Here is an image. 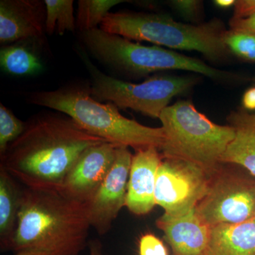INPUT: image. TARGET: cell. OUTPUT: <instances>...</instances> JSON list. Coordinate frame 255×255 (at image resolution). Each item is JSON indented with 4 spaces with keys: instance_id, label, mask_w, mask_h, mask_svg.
Segmentation results:
<instances>
[{
    "instance_id": "8fae6325",
    "label": "cell",
    "mask_w": 255,
    "mask_h": 255,
    "mask_svg": "<svg viewBox=\"0 0 255 255\" xmlns=\"http://www.w3.org/2000/svg\"><path fill=\"white\" fill-rule=\"evenodd\" d=\"M118 147L105 142L87 149L65 178L61 191L68 197L87 204L108 175Z\"/></svg>"
},
{
    "instance_id": "83f0119b",
    "label": "cell",
    "mask_w": 255,
    "mask_h": 255,
    "mask_svg": "<svg viewBox=\"0 0 255 255\" xmlns=\"http://www.w3.org/2000/svg\"><path fill=\"white\" fill-rule=\"evenodd\" d=\"M89 247H90V255H104L102 245L100 242L97 241L90 242Z\"/></svg>"
},
{
    "instance_id": "8992f818",
    "label": "cell",
    "mask_w": 255,
    "mask_h": 255,
    "mask_svg": "<svg viewBox=\"0 0 255 255\" xmlns=\"http://www.w3.org/2000/svg\"><path fill=\"white\" fill-rule=\"evenodd\" d=\"M82 43L96 59L118 73L147 76L165 70H186L212 79L226 78V73L207 64L157 46H146L100 28L81 33Z\"/></svg>"
},
{
    "instance_id": "d4e9b609",
    "label": "cell",
    "mask_w": 255,
    "mask_h": 255,
    "mask_svg": "<svg viewBox=\"0 0 255 255\" xmlns=\"http://www.w3.org/2000/svg\"><path fill=\"white\" fill-rule=\"evenodd\" d=\"M234 6L232 19L249 17L255 13V0H238Z\"/></svg>"
},
{
    "instance_id": "7c38bea8",
    "label": "cell",
    "mask_w": 255,
    "mask_h": 255,
    "mask_svg": "<svg viewBox=\"0 0 255 255\" xmlns=\"http://www.w3.org/2000/svg\"><path fill=\"white\" fill-rule=\"evenodd\" d=\"M46 18L44 1L1 0L0 42L42 41L46 33Z\"/></svg>"
},
{
    "instance_id": "5b68a950",
    "label": "cell",
    "mask_w": 255,
    "mask_h": 255,
    "mask_svg": "<svg viewBox=\"0 0 255 255\" xmlns=\"http://www.w3.org/2000/svg\"><path fill=\"white\" fill-rule=\"evenodd\" d=\"M164 158L182 159L200 166L209 173L218 164L236 135L232 126L214 123L200 113L190 101H179L161 114Z\"/></svg>"
},
{
    "instance_id": "52a82bcc",
    "label": "cell",
    "mask_w": 255,
    "mask_h": 255,
    "mask_svg": "<svg viewBox=\"0 0 255 255\" xmlns=\"http://www.w3.org/2000/svg\"><path fill=\"white\" fill-rule=\"evenodd\" d=\"M83 59L91 76L90 90L95 100L151 118L159 119L172 99L188 91L195 82L189 78L155 75L141 83H130L102 73L90 60Z\"/></svg>"
},
{
    "instance_id": "3957f363",
    "label": "cell",
    "mask_w": 255,
    "mask_h": 255,
    "mask_svg": "<svg viewBox=\"0 0 255 255\" xmlns=\"http://www.w3.org/2000/svg\"><path fill=\"white\" fill-rule=\"evenodd\" d=\"M28 100L68 116L89 133L114 145L130 147L137 152L150 147L161 150L164 144L162 127H145L126 118L113 104L95 100L90 85L72 84L53 91L33 92Z\"/></svg>"
},
{
    "instance_id": "9a60e30c",
    "label": "cell",
    "mask_w": 255,
    "mask_h": 255,
    "mask_svg": "<svg viewBox=\"0 0 255 255\" xmlns=\"http://www.w3.org/2000/svg\"><path fill=\"white\" fill-rule=\"evenodd\" d=\"M205 255H255V220L211 227Z\"/></svg>"
},
{
    "instance_id": "d6986e66",
    "label": "cell",
    "mask_w": 255,
    "mask_h": 255,
    "mask_svg": "<svg viewBox=\"0 0 255 255\" xmlns=\"http://www.w3.org/2000/svg\"><path fill=\"white\" fill-rule=\"evenodd\" d=\"M46 9V31L48 34L57 32L63 35L75 32L76 19L74 16L73 0H45Z\"/></svg>"
},
{
    "instance_id": "7402d4cb",
    "label": "cell",
    "mask_w": 255,
    "mask_h": 255,
    "mask_svg": "<svg viewBox=\"0 0 255 255\" xmlns=\"http://www.w3.org/2000/svg\"><path fill=\"white\" fill-rule=\"evenodd\" d=\"M224 41L228 50L240 58L255 61V34L230 30L225 33Z\"/></svg>"
},
{
    "instance_id": "6da1fadb",
    "label": "cell",
    "mask_w": 255,
    "mask_h": 255,
    "mask_svg": "<svg viewBox=\"0 0 255 255\" xmlns=\"http://www.w3.org/2000/svg\"><path fill=\"white\" fill-rule=\"evenodd\" d=\"M105 142L65 114H42L26 123L22 134L10 144L1 156V167L26 188L61 190L82 154Z\"/></svg>"
},
{
    "instance_id": "7a4b0ae2",
    "label": "cell",
    "mask_w": 255,
    "mask_h": 255,
    "mask_svg": "<svg viewBox=\"0 0 255 255\" xmlns=\"http://www.w3.org/2000/svg\"><path fill=\"white\" fill-rule=\"evenodd\" d=\"M91 228L87 204L61 190L23 189L16 231L6 251L79 255Z\"/></svg>"
},
{
    "instance_id": "f546056e",
    "label": "cell",
    "mask_w": 255,
    "mask_h": 255,
    "mask_svg": "<svg viewBox=\"0 0 255 255\" xmlns=\"http://www.w3.org/2000/svg\"><path fill=\"white\" fill-rule=\"evenodd\" d=\"M14 255H45L42 253H38V252L30 251H19L16 253Z\"/></svg>"
},
{
    "instance_id": "cb8c5ba5",
    "label": "cell",
    "mask_w": 255,
    "mask_h": 255,
    "mask_svg": "<svg viewBox=\"0 0 255 255\" xmlns=\"http://www.w3.org/2000/svg\"><path fill=\"white\" fill-rule=\"evenodd\" d=\"M169 4L188 20L196 19L202 10V1L198 0H174L169 1Z\"/></svg>"
},
{
    "instance_id": "e0dca14e",
    "label": "cell",
    "mask_w": 255,
    "mask_h": 255,
    "mask_svg": "<svg viewBox=\"0 0 255 255\" xmlns=\"http://www.w3.org/2000/svg\"><path fill=\"white\" fill-rule=\"evenodd\" d=\"M23 191L14 178L2 167L0 169V240L6 249L17 226Z\"/></svg>"
},
{
    "instance_id": "44dd1931",
    "label": "cell",
    "mask_w": 255,
    "mask_h": 255,
    "mask_svg": "<svg viewBox=\"0 0 255 255\" xmlns=\"http://www.w3.org/2000/svg\"><path fill=\"white\" fill-rule=\"evenodd\" d=\"M26 123L14 115L2 104L0 105V155L2 156L11 142L22 134Z\"/></svg>"
},
{
    "instance_id": "ac0fdd59",
    "label": "cell",
    "mask_w": 255,
    "mask_h": 255,
    "mask_svg": "<svg viewBox=\"0 0 255 255\" xmlns=\"http://www.w3.org/2000/svg\"><path fill=\"white\" fill-rule=\"evenodd\" d=\"M17 42L2 47L0 50V65L3 71L18 77L32 76L41 73L43 64L36 50L28 43Z\"/></svg>"
},
{
    "instance_id": "9c48e42d",
    "label": "cell",
    "mask_w": 255,
    "mask_h": 255,
    "mask_svg": "<svg viewBox=\"0 0 255 255\" xmlns=\"http://www.w3.org/2000/svg\"><path fill=\"white\" fill-rule=\"evenodd\" d=\"M196 211L209 227L253 219L255 183L230 174L211 177L207 193Z\"/></svg>"
},
{
    "instance_id": "5bb4252c",
    "label": "cell",
    "mask_w": 255,
    "mask_h": 255,
    "mask_svg": "<svg viewBox=\"0 0 255 255\" xmlns=\"http://www.w3.org/2000/svg\"><path fill=\"white\" fill-rule=\"evenodd\" d=\"M156 224L163 231L173 255H205L211 227L200 219L196 209L177 217L163 214Z\"/></svg>"
},
{
    "instance_id": "ba28073f",
    "label": "cell",
    "mask_w": 255,
    "mask_h": 255,
    "mask_svg": "<svg viewBox=\"0 0 255 255\" xmlns=\"http://www.w3.org/2000/svg\"><path fill=\"white\" fill-rule=\"evenodd\" d=\"M213 174L182 159L164 158L156 177V205L165 216L177 217L196 209L209 189Z\"/></svg>"
},
{
    "instance_id": "4fadbf2b",
    "label": "cell",
    "mask_w": 255,
    "mask_h": 255,
    "mask_svg": "<svg viewBox=\"0 0 255 255\" xmlns=\"http://www.w3.org/2000/svg\"><path fill=\"white\" fill-rule=\"evenodd\" d=\"M162 160L158 148L155 147L137 151L132 156L126 203L132 214H148L156 205V177Z\"/></svg>"
},
{
    "instance_id": "f1b7e54d",
    "label": "cell",
    "mask_w": 255,
    "mask_h": 255,
    "mask_svg": "<svg viewBox=\"0 0 255 255\" xmlns=\"http://www.w3.org/2000/svg\"><path fill=\"white\" fill-rule=\"evenodd\" d=\"M236 2V0H216L214 1L215 4L217 5L219 7L224 8V9L234 6Z\"/></svg>"
},
{
    "instance_id": "484cf974",
    "label": "cell",
    "mask_w": 255,
    "mask_h": 255,
    "mask_svg": "<svg viewBox=\"0 0 255 255\" xmlns=\"http://www.w3.org/2000/svg\"><path fill=\"white\" fill-rule=\"evenodd\" d=\"M230 26L232 31L255 34V13L249 17L241 18V19L231 18Z\"/></svg>"
},
{
    "instance_id": "277c9868",
    "label": "cell",
    "mask_w": 255,
    "mask_h": 255,
    "mask_svg": "<svg viewBox=\"0 0 255 255\" xmlns=\"http://www.w3.org/2000/svg\"><path fill=\"white\" fill-rule=\"evenodd\" d=\"M101 29L129 40L147 41L183 50H194L212 60L227 55L226 31L219 20L200 25L178 22L167 15L141 12H110Z\"/></svg>"
},
{
    "instance_id": "ffe728a7",
    "label": "cell",
    "mask_w": 255,
    "mask_h": 255,
    "mask_svg": "<svg viewBox=\"0 0 255 255\" xmlns=\"http://www.w3.org/2000/svg\"><path fill=\"white\" fill-rule=\"evenodd\" d=\"M125 0H80L78 1L76 27L79 31L85 32L97 28L101 25L112 7Z\"/></svg>"
},
{
    "instance_id": "30bf717a",
    "label": "cell",
    "mask_w": 255,
    "mask_h": 255,
    "mask_svg": "<svg viewBox=\"0 0 255 255\" xmlns=\"http://www.w3.org/2000/svg\"><path fill=\"white\" fill-rule=\"evenodd\" d=\"M132 159L128 147L119 146L108 175L87 204L91 227L100 236L110 231L114 220L126 206Z\"/></svg>"
},
{
    "instance_id": "2e32d148",
    "label": "cell",
    "mask_w": 255,
    "mask_h": 255,
    "mask_svg": "<svg viewBox=\"0 0 255 255\" xmlns=\"http://www.w3.org/2000/svg\"><path fill=\"white\" fill-rule=\"evenodd\" d=\"M236 135L221 158V163L238 164L255 177V116L238 112L230 117Z\"/></svg>"
},
{
    "instance_id": "4316f807",
    "label": "cell",
    "mask_w": 255,
    "mask_h": 255,
    "mask_svg": "<svg viewBox=\"0 0 255 255\" xmlns=\"http://www.w3.org/2000/svg\"><path fill=\"white\" fill-rule=\"evenodd\" d=\"M243 107L248 110H255V87L248 89L243 97Z\"/></svg>"
},
{
    "instance_id": "4dcf8cb0",
    "label": "cell",
    "mask_w": 255,
    "mask_h": 255,
    "mask_svg": "<svg viewBox=\"0 0 255 255\" xmlns=\"http://www.w3.org/2000/svg\"><path fill=\"white\" fill-rule=\"evenodd\" d=\"M254 219L255 220V217H254Z\"/></svg>"
},
{
    "instance_id": "603a6c76",
    "label": "cell",
    "mask_w": 255,
    "mask_h": 255,
    "mask_svg": "<svg viewBox=\"0 0 255 255\" xmlns=\"http://www.w3.org/2000/svg\"><path fill=\"white\" fill-rule=\"evenodd\" d=\"M140 255H168L167 248L155 235L147 233L140 238L139 241Z\"/></svg>"
}]
</instances>
